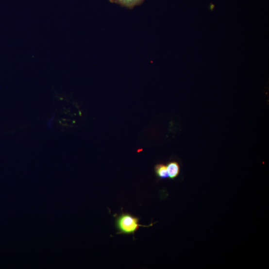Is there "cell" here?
Instances as JSON below:
<instances>
[{
    "mask_svg": "<svg viewBox=\"0 0 269 269\" xmlns=\"http://www.w3.org/2000/svg\"><path fill=\"white\" fill-rule=\"evenodd\" d=\"M140 219L131 214L122 213L118 216L115 220V225L118 230V235H132L138 231L140 227H149L152 226L151 223L149 225H143L139 224Z\"/></svg>",
    "mask_w": 269,
    "mask_h": 269,
    "instance_id": "cell-1",
    "label": "cell"
},
{
    "mask_svg": "<svg viewBox=\"0 0 269 269\" xmlns=\"http://www.w3.org/2000/svg\"><path fill=\"white\" fill-rule=\"evenodd\" d=\"M167 167L169 179L174 180L178 177L180 172V167L178 163L176 162H169Z\"/></svg>",
    "mask_w": 269,
    "mask_h": 269,
    "instance_id": "cell-2",
    "label": "cell"
},
{
    "mask_svg": "<svg viewBox=\"0 0 269 269\" xmlns=\"http://www.w3.org/2000/svg\"><path fill=\"white\" fill-rule=\"evenodd\" d=\"M111 1L123 7L132 8L141 4L144 0H111Z\"/></svg>",
    "mask_w": 269,
    "mask_h": 269,
    "instance_id": "cell-3",
    "label": "cell"
},
{
    "mask_svg": "<svg viewBox=\"0 0 269 269\" xmlns=\"http://www.w3.org/2000/svg\"><path fill=\"white\" fill-rule=\"evenodd\" d=\"M155 171L157 176L161 179H165L168 178L167 167L163 164L156 165Z\"/></svg>",
    "mask_w": 269,
    "mask_h": 269,
    "instance_id": "cell-4",
    "label": "cell"
},
{
    "mask_svg": "<svg viewBox=\"0 0 269 269\" xmlns=\"http://www.w3.org/2000/svg\"><path fill=\"white\" fill-rule=\"evenodd\" d=\"M215 7L214 5H212V7L210 6V8H211V10H213V8Z\"/></svg>",
    "mask_w": 269,
    "mask_h": 269,
    "instance_id": "cell-5",
    "label": "cell"
}]
</instances>
